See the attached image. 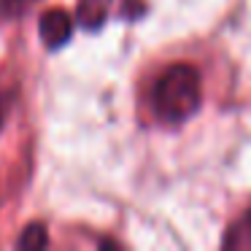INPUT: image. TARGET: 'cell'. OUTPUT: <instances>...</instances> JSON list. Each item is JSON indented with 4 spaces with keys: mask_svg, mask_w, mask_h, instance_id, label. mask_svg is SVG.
I'll return each instance as SVG.
<instances>
[{
    "mask_svg": "<svg viewBox=\"0 0 251 251\" xmlns=\"http://www.w3.org/2000/svg\"><path fill=\"white\" fill-rule=\"evenodd\" d=\"M202 100L200 73L186 62L170 65L151 89V111L159 122L181 125L197 114Z\"/></svg>",
    "mask_w": 251,
    "mask_h": 251,
    "instance_id": "cell-1",
    "label": "cell"
},
{
    "mask_svg": "<svg viewBox=\"0 0 251 251\" xmlns=\"http://www.w3.org/2000/svg\"><path fill=\"white\" fill-rule=\"evenodd\" d=\"M38 30H41V41L46 44V49H60L71 41L73 35V19L68 17L62 8H49V11L41 17L38 22Z\"/></svg>",
    "mask_w": 251,
    "mask_h": 251,
    "instance_id": "cell-2",
    "label": "cell"
},
{
    "mask_svg": "<svg viewBox=\"0 0 251 251\" xmlns=\"http://www.w3.org/2000/svg\"><path fill=\"white\" fill-rule=\"evenodd\" d=\"M108 8L111 0H78L76 8V22L81 25L84 30H100L108 19Z\"/></svg>",
    "mask_w": 251,
    "mask_h": 251,
    "instance_id": "cell-3",
    "label": "cell"
},
{
    "mask_svg": "<svg viewBox=\"0 0 251 251\" xmlns=\"http://www.w3.org/2000/svg\"><path fill=\"white\" fill-rule=\"evenodd\" d=\"M224 246H238V249H251V208L240 216L238 224H232L224 238Z\"/></svg>",
    "mask_w": 251,
    "mask_h": 251,
    "instance_id": "cell-4",
    "label": "cell"
},
{
    "mask_svg": "<svg viewBox=\"0 0 251 251\" xmlns=\"http://www.w3.org/2000/svg\"><path fill=\"white\" fill-rule=\"evenodd\" d=\"M46 243H49V235H46V227H41V224H30L22 232V238L17 240L19 249H44Z\"/></svg>",
    "mask_w": 251,
    "mask_h": 251,
    "instance_id": "cell-5",
    "label": "cell"
},
{
    "mask_svg": "<svg viewBox=\"0 0 251 251\" xmlns=\"http://www.w3.org/2000/svg\"><path fill=\"white\" fill-rule=\"evenodd\" d=\"M3 108H6V100L0 98V127H3Z\"/></svg>",
    "mask_w": 251,
    "mask_h": 251,
    "instance_id": "cell-6",
    "label": "cell"
},
{
    "mask_svg": "<svg viewBox=\"0 0 251 251\" xmlns=\"http://www.w3.org/2000/svg\"><path fill=\"white\" fill-rule=\"evenodd\" d=\"M19 3H33V0H19Z\"/></svg>",
    "mask_w": 251,
    "mask_h": 251,
    "instance_id": "cell-7",
    "label": "cell"
}]
</instances>
